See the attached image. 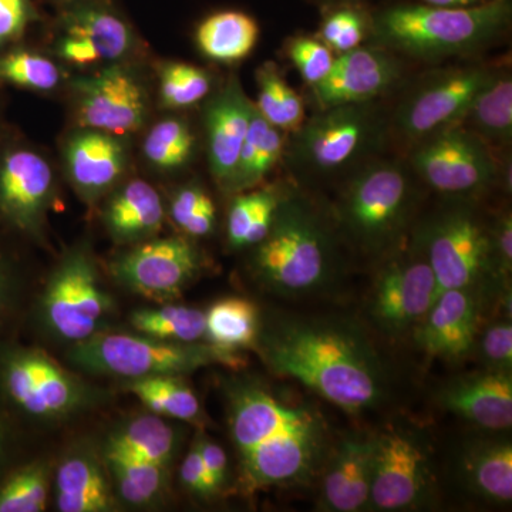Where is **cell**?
<instances>
[{
  "mask_svg": "<svg viewBox=\"0 0 512 512\" xmlns=\"http://www.w3.org/2000/svg\"><path fill=\"white\" fill-rule=\"evenodd\" d=\"M225 407L245 493L308 483L329 456L322 413L255 377L228 380Z\"/></svg>",
  "mask_w": 512,
  "mask_h": 512,
  "instance_id": "obj_1",
  "label": "cell"
},
{
  "mask_svg": "<svg viewBox=\"0 0 512 512\" xmlns=\"http://www.w3.org/2000/svg\"><path fill=\"white\" fill-rule=\"evenodd\" d=\"M258 350L278 376L298 380L348 413L383 402L387 373L370 340L342 320L288 318L261 326Z\"/></svg>",
  "mask_w": 512,
  "mask_h": 512,
  "instance_id": "obj_2",
  "label": "cell"
},
{
  "mask_svg": "<svg viewBox=\"0 0 512 512\" xmlns=\"http://www.w3.org/2000/svg\"><path fill=\"white\" fill-rule=\"evenodd\" d=\"M511 0H491L471 8H441L399 2L370 13L375 46L423 62L468 57L483 52L507 35Z\"/></svg>",
  "mask_w": 512,
  "mask_h": 512,
  "instance_id": "obj_3",
  "label": "cell"
},
{
  "mask_svg": "<svg viewBox=\"0 0 512 512\" xmlns=\"http://www.w3.org/2000/svg\"><path fill=\"white\" fill-rule=\"evenodd\" d=\"M0 397L30 434L82 419L113 396L40 346L16 338L0 343Z\"/></svg>",
  "mask_w": 512,
  "mask_h": 512,
  "instance_id": "obj_4",
  "label": "cell"
},
{
  "mask_svg": "<svg viewBox=\"0 0 512 512\" xmlns=\"http://www.w3.org/2000/svg\"><path fill=\"white\" fill-rule=\"evenodd\" d=\"M256 278L278 295H315L336 279L338 242L325 215L299 194H284L266 237L256 245Z\"/></svg>",
  "mask_w": 512,
  "mask_h": 512,
  "instance_id": "obj_5",
  "label": "cell"
},
{
  "mask_svg": "<svg viewBox=\"0 0 512 512\" xmlns=\"http://www.w3.org/2000/svg\"><path fill=\"white\" fill-rule=\"evenodd\" d=\"M119 312L93 249L79 242L67 249L49 276L35 288L23 330L37 338L69 346L111 328Z\"/></svg>",
  "mask_w": 512,
  "mask_h": 512,
  "instance_id": "obj_6",
  "label": "cell"
},
{
  "mask_svg": "<svg viewBox=\"0 0 512 512\" xmlns=\"http://www.w3.org/2000/svg\"><path fill=\"white\" fill-rule=\"evenodd\" d=\"M66 366L84 376L141 379L148 376H185L208 366L241 370V353L225 352L208 342H168L109 329L69 346Z\"/></svg>",
  "mask_w": 512,
  "mask_h": 512,
  "instance_id": "obj_7",
  "label": "cell"
},
{
  "mask_svg": "<svg viewBox=\"0 0 512 512\" xmlns=\"http://www.w3.org/2000/svg\"><path fill=\"white\" fill-rule=\"evenodd\" d=\"M382 110L369 103L319 110L293 133L288 156L308 177L330 178L370 163L389 133Z\"/></svg>",
  "mask_w": 512,
  "mask_h": 512,
  "instance_id": "obj_8",
  "label": "cell"
},
{
  "mask_svg": "<svg viewBox=\"0 0 512 512\" xmlns=\"http://www.w3.org/2000/svg\"><path fill=\"white\" fill-rule=\"evenodd\" d=\"M409 168L399 161H372L360 167L343 192L339 215L360 248H393L409 224L416 188Z\"/></svg>",
  "mask_w": 512,
  "mask_h": 512,
  "instance_id": "obj_9",
  "label": "cell"
},
{
  "mask_svg": "<svg viewBox=\"0 0 512 512\" xmlns=\"http://www.w3.org/2000/svg\"><path fill=\"white\" fill-rule=\"evenodd\" d=\"M495 64H464L421 77L394 111L389 130L412 148L424 138L458 126L474 99L494 79Z\"/></svg>",
  "mask_w": 512,
  "mask_h": 512,
  "instance_id": "obj_10",
  "label": "cell"
},
{
  "mask_svg": "<svg viewBox=\"0 0 512 512\" xmlns=\"http://www.w3.org/2000/svg\"><path fill=\"white\" fill-rule=\"evenodd\" d=\"M416 248L429 262L439 293L478 288L495 271L491 229L468 204L453 205L434 215L420 229Z\"/></svg>",
  "mask_w": 512,
  "mask_h": 512,
  "instance_id": "obj_11",
  "label": "cell"
},
{
  "mask_svg": "<svg viewBox=\"0 0 512 512\" xmlns=\"http://www.w3.org/2000/svg\"><path fill=\"white\" fill-rule=\"evenodd\" d=\"M55 198V171L43 153L0 131V225L42 247Z\"/></svg>",
  "mask_w": 512,
  "mask_h": 512,
  "instance_id": "obj_12",
  "label": "cell"
},
{
  "mask_svg": "<svg viewBox=\"0 0 512 512\" xmlns=\"http://www.w3.org/2000/svg\"><path fill=\"white\" fill-rule=\"evenodd\" d=\"M410 168L434 191L461 198L490 190L501 174L494 151L460 124L414 144Z\"/></svg>",
  "mask_w": 512,
  "mask_h": 512,
  "instance_id": "obj_13",
  "label": "cell"
},
{
  "mask_svg": "<svg viewBox=\"0 0 512 512\" xmlns=\"http://www.w3.org/2000/svg\"><path fill=\"white\" fill-rule=\"evenodd\" d=\"M204 268L200 248L185 235H157L126 247L109 262V274L117 285L157 303L180 298Z\"/></svg>",
  "mask_w": 512,
  "mask_h": 512,
  "instance_id": "obj_14",
  "label": "cell"
},
{
  "mask_svg": "<svg viewBox=\"0 0 512 512\" xmlns=\"http://www.w3.org/2000/svg\"><path fill=\"white\" fill-rule=\"evenodd\" d=\"M69 87L77 127L123 137L146 126L150 90L136 64L104 66L70 80Z\"/></svg>",
  "mask_w": 512,
  "mask_h": 512,
  "instance_id": "obj_15",
  "label": "cell"
},
{
  "mask_svg": "<svg viewBox=\"0 0 512 512\" xmlns=\"http://www.w3.org/2000/svg\"><path fill=\"white\" fill-rule=\"evenodd\" d=\"M437 284L419 249L390 259L377 275L370 298V315L389 333H403L430 311L437 299Z\"/></svg>",
  "mask_w": 512,
  "mask_h": 512,
  "instance_id": "obj_16",
  "label": "cell"
},
{
  "mask_svg": "<svg viewBox=\"0 0 512 512\" xmlns=\"http://www.w3.org/2000/svg\"><path fill=\"white\" fill-rule=\"evenodd\" d=\"M430 484L429 458L412 434L390 430L376 437L370 507L414 510L426 503Z\"/></svg>",
  "mask_w": 512,
  "mask_h": 512,
  "instance_id": "obj_17",
  "label": "cell"
},
{
  "mask_svg": "<svg viewBox=\"0 0 512 512\" xmlns=\"http://www.w3.org/2000/svg\"><path fill=\"white\" fill-rule=\"evenodd\" d=\"M399 56L383 47H356L336 56L332 72L312 87L318 109L369 103L393 92L403 79Z\"/></svg>",
  "mask_w": 512,
  "mask_h": 512,
  "instance_id": "obj_18",
  "label": "cell"
},
{
  "mask_svg": "<svg viewBox=\"0 0 512 512\" xmlns=\"http://www.w3.org/2000/svg\"><path fill=\"white\" fill-rule=\"evenodd\" d=\"M63 167L80 200L89 207L100 204L124 180L128 150L120 136L77 127L64 140Z\"/></svg>",
  "mask_w": 512,
  "mask_h": 512,
  "instance_id": "obj_19",
  "label": "cell"
},
{
  "mask_svg": "<svg viewBox=\"0 0 512 512\" xmlns=\"http://www.w3.org/2000/svg\"><path fill=\"white\" fill-rule=\"evenodd\" d=\"M53 495L60 512L120 510L101 444L79 441L60 457L55 463Z\"/></svg>",
  "mask_w": 512,
  "mask_h": 512,
  "instance_id": "obj_20",
  "label": "cell"
},
{
  "mask_svg": "<svg viewBox=\"0 0 512 512\" xmlns=\"http://www.w3.org/2000/svg\"><path fill=\"white\" fill-rule=\"evenodd\" d=\"M254 103L232 76L205 106L208 164L222 190L231 191Z\"/></svg>",
  "mask_w": 512,
  "mask_h": 512,
  "instance_id": "obj_21",
  "label": "cell"
},
{
  "mask_svg": "<svg viewBox=\"0 0 512 512\" xmlns=\"http://www.w3.org/2000/svg\"><path fill=\"white\" fill-rule=\"evenodd\" d=\"M59 33L89 40L104 66L134 63L141 53V40L113 0H80L59 8L56 18Z\"/></svg>",
  "mask_w": 512,
  "mask_h": 512,
  "instance_id": "obj_22",
  "label": "cell"
},
{
  "mask_svg": "<svg viewBox=\"0 0 512 512\" xmlns=\"http://www.w3.org/2000/svg\"><path fill=\"white\" fill-rule=\"evenodd\" d=\"M480 318L477 288L447 289L437 295L420 320L417 342L430 356L457 359L474 348L480 335Z\"/></svg>",
  "mask_w": 512,
  "mask_h": 512,
  "instance_id": "obj_23",
  "label": "cell"
},
{
  "mask_svg": "<svg viewBox=\"0 0 512 512\" xmlns=\"http://www.w3.org/2000/svg\"><path fill=\"white\" fill-rule=\"evenodd\" d=\"M376 437L349 436L333 454L322 481V504L326 510L356 512L370 505Z\"/></svg>",
  "mask_w": 512,
  "mask_h": 512,
  "instance_id": "obj_24",
  "label": "cell"
},
{
  "mask_svg": "<svg viewBox=\"0 0 512 512\" xmlns=\"http://www.w3.org/2000/svg\"><path fill=\"white\" fill-rule=\"evenodd\" d=\"M448 412L485 430H507L512 424L511 373L488 372L458 377L440 394Z\"/></svg>",
  "mask_w": 512,
  "mask_h": 512,
  "instance_id": "obj_25",
  "label": "cell"
},
{
  "mask_svg": "<svg viewBox=\"0 0 512 512\" xmlns=\"http://www.w3.org/2000/svg\"><path fill=\"white\" fill-rule=\"evenodd\" d=\"M104 200L101 220L114 244L130 247L157 237L163 228V198L147 181L123 180Z\"/></svg>",
  "mask_w": 512,
  "mask_h": 512,
  "instance_id": "obj_26",
  "label": "cell"
},
{
  "mask_svg": "<svg viewBox=\"0 0 512 512\" xmlns=\"http://www.w3.org/2000/svg\"><path fill=\"white\" fill-rule=\"evenodd\" d=\"M180 443V433L173 424L150 412L123 421L110 431L101 447L171 468Z\"/></svg>",
  "mask_w": 512,
  "mask_h": 512,
  "instance_id": "obj_27",
  "label": "cell"
},
{
  "mask_svg": "<svg viewBox=\"0 0 512 512\" xmlns=\"http://www.w3.org/2000/svg\"><path fill=\"white\" fill-rule=\"evenodd\" d=\"M19 241L0 225V343L20 338L35 292Z\"/></svg>",
  "mask_w": 512,
  "mask_h": 512,
  "instance_id": "obj_28",
  "label": "cell"
},
{
  "mask_svg": "<svg viewBox=\"0 0 512 512\" xmlns=\"http://www.w3.org/2000/svg\"><path fill=\"white\" fill-rule=\"evenodd\" d=\"M258 39V22L242 10H218L202 19L195 30L198 50L212 62L222 64L247 59Z\"/></svg>",
  "mask_w": 512,
  "mask_h": 512,
  "instance_id": "obj_29",
  "label": "cell"
},
{
  "mask_svg": "<svg viewBox=\"0 0 512 512\" xmlns=\"http://www.w3.org/2000/svg\"><path fill=\"white\" fill-rule=\"evenodd\" d=\"M464 483L490 503H510L512 498V447L507 440H477L461 457Z\"/></svg>",
  "mask_w": 512,
  "mask_h": 512,
  "instance_id": "obj_30",
  "label": "cell"
},
{
  "mask_svg": "<svg viewBox=\"0 0 512 512\" xmlns=\"http://www.w3.org/2000/svg\"><path fill=\"white\" fill-rule=\"evenodd\" d=\"M103 450L114 493L121 507L153 508L165 500L170 488V467Z\"/></svg>",
  "mask_w": 512,
  "mask_h": 512,
  "instance_id": "obj_31",
  "label": "cell"
},
{
  "mask_svg": "<svg viewBox=\"0 0 512 512\" xmlns=\"http://www.w3.org/2000/svg\"><path fill=\"white\" fill-rule=\"evenodd\" d=\"M460 126L484 141L491 150H507L512 140V79L501 67L474 99Z\"/></svg>",
  "mask_w": 512,
  "mask_h": 512,
  "instance_id": "obj_32",
  "label": "cell"
},
{
  "mask_svg": "<svg viewBox=\"0 0 512 512\" xmlns=\"http://www.w3.org/2000/svg\"><path fill=\"white\" fill-rule=\"evenodd\" d=\"M286 134L266 121L254 103L231 191L252 190L264 183L286 153Z\"/></svg>",
  "mask_w": 512,
  "mask_h": 512,
  "instance_id": "obj_33",
  "label": "cell"
},
{
  "mask_svg": "<svg viewBox=\"0 0 512 512\" xmlns=\"http://www.w3.org/2000/svg\"><path fill=\"white\" fill-rule=\"evenodd\" d=\"M123 390L136 396L148 412L164 419L184 421L198 427L207 420L197 394L184 382L183 376H148L126 380Z\"/></svg>",
  "mask_w": 512,
  "mask_h": 512,
  "instance_id": "obj_34",
  "label": "cell"
},
{
  "mask_svg": "<svg viewBox=\"0 0 512 512\" xmlns=\"http://www.w3.org/2000/svg\"><path fill=\"white\" fill-rule=\"evenodd\" d=\"M261 326L254 302L235 296L221 299L205 312V342L231 353L255 349Z\"/></svg>",
  "mask_w": 512,
  "mask_h": 512,
  "instance_id": "obj_35",
  "label": "cell"
},
{
  "mask_svg": "<svg viewBox=\"0 0 512 512\" xmlns=\"http://www.w3.org/2000/svg\"><path fill=\"white\" fill-rule=\"evenodd\" d=\"M55 461L26 454L0 478V512H43L53 485Z\"/></svg>",
  "mask_w": 512,
  "mask_h": 512,
  "instance_id": "obj_36",
  "label": "cell"
},
{
  "mask_svg": "<svg viewBox=\"0 0 512 512\" xmlns=\"http://www.w3.org/2000/svg\"><path fill=\"white\" fill-rule=\"evenodd\" d=\"M284 192L276 187L239 192L231 202L227 237L232 249L254 248L266 237Z\"/></svg>",
  "mask_w": 512,
  "mask_h": 512,
  "instance_id": "obj_37",
  "label": "cell"
},
{
  "mask_svg": "<svg viewBox=\"0 0 512 512\" xmlns=\"http://www.w3.org/2000/svg\"><path fill=\"white\" fill-rule=\"evenodd\" d=\"M64 82L66 73L52 57L23 47L22 43L0 50V86L52 93Z\"/></svg>",
  "mask_w": 512,
  "mask_h": 512,
  "instance_id": "obj_38",
  "label": "cell"
},
{
  "mask_svg": "<svg viewBox=\"0 0 512 512\" xmlns=\"http://www.w3.org/2000/svg\"><path fill=\"white\" fill-rule=\"evenodd\" d=\"M131 329L168 342H205V312L188 306L163 305L131 312Z\"/></svg>",
  "mask_w": 512,
  "mask_h": 512,
  "instance_id": "obj_39",
  "label": "cell"
},
{
  "mask_svg": "<svg viewBox=\"0 0 512 512\" xmlns=\"http://www.w3.org/2000/svg\"><path fill=\"white\" fill-rule=\"evenodd\" d=\"M258 101L256 110L272 126L285 133H296L305 123V104L295 90L285 82L278 67L266 62L256 70Z\"/></svg>",
  "mask_w": 512,
  "mask_h": 512,
  "instance_id": "obj_40",
  "label": "cell"
},
{
  "mask_svg": "<svg viewBox=\"0 0 512 512\" xmlns=\"http://www.w3.org/2000/svg\"><path fill=\"white\" fill-rule=\"evenodd\" d=\"M195 154V134L187 120L165 117L147 131L143 156L154 170L175 173L191 163Z\"/></svg>",
  "mask_w": 512,
  "mask_h": 512,
  "instance_id": "obj_41",
  "label": "cell"
},
{
  "mask_svg": "<svg viewBox=\"0 0 512 512\" xmlns=\"http://www.w3.org/2000/svg\"><path fill=\"white\" fill-rule=\"evenodd\" d=\"M214 87L205 69L183 62H165L158 67V100L165 110L191 109L210 97Z\"/></svg>",
  "mask_w": 512,
  "mask_h": 512,
  "instance_id": "obj_42",
  "label": "cell"
},
{
  "mask_svg": "<svg viewBox=\"0 0 512 512\" xmlns=\"http://www.w3.org/2000/svg\"><path fill=\"white\" fill-rule=\"evenodd\" d=\"M167 212L178 231L192 239L208 237L217 224L214 201L200 184H187L175 190Z\"/></svg>",
  "mask_w": 512,
  "mask_h": 512,
  "instance_id": "obj_43",
  "label": "cell"
},
{
  "mask_svg": "<svg viewBox=\"0 0 512 512\" xmlns=\"http://www.w3.org/2000/svg\"><path fill=\"white\" fill-rule=\"evenodd\" d=\"M367 33H370V13L362 3H349L325 8L318 39L333 53L342 55L362 46Z\"/></svg>",
  "mask_w": 512,
  "mask_h": 512,
  "instance_id": "obj_44",
  "label": "cell"
},
{
  "mask_svg": "<svg viewBox=\"0 0 512 512\" xmlns=\"http://www.w3.org/2000/svg\"><path fill=\"white\" fill-rule=\"evenodd\" d=\"M289 59L295 64L303 82L313 87L329 76L336 56L318 37L293 36L286 45Z\"/></svg>",
  "mask_w": 512,
  "mask_h": 512,
  "instance_id": "obj_45",
  "label": "cell"
},
{
  "mask_svg": "<svg viewBox=\"0 0 512 512\" xmlns=\"http://www.w3.org/2000/svg\"><path fill=\"white\" fill-rule=\"evenodd\" d=\"M40 19L35 0H0V50L22 43Z\"/></svg>",
  "mask_w": 512,
  "mask_h": 512,
  "instance_id": "obj_46",
  "label": "cell"
},
{
  "mask_svg": "<svg viewBox=\"0 0 512 512\" xmlns=\"http://www.w3.org/2000/svg\"><path fill=\"white\" fill-rule=\"evenodd\" d=\"M29 433L0 397V478L26 456Z\"/></svg>",
  "mask_w": 512,
  "mask_h": 512,
  "instance_id": "obj_47",
  "label": "cell"
},
{
  "mask_svg": "<svg viewBox=\"0 0 512 512\" xmlns=\"http://www.w3.org/2000/svg\"><path fill=\"white\" fill-rule=\"evenodd\" d=\"M480 352L491 370L511 373L512 326L510 320H500L484 330L480 338Z\"/></svg>",
  "mask_w": 512,
  "mask_h": 512,
  "instance_id": "obj_48",
  "label": "cell"
},
{
  "mask_svg": "<svg viewBox=\"0 0 512 512\" xmlns=\"http://www.w3.org/2000/svg\"><path fill=\"white\" fill-rule=\"evenodd\" d=\"M180 478L185 490L190 491L191 494L202 498H210L215 495L210 478L205 473L204 463H202L200 433L195 436L190 450H188L187 456L181 464Z\"/></svg>",
  "mask_w": 512,
  "mask_h": 512,
  "instance_id": "obj_49",
  "label": "cell"
},
{
  "mask_svg": "<svg viewBox=\"0 0 512 512\" xmlns=\"http://www.w3.org/2000/svg\"><path fill=\"white\" fill-rule=\"evenodd\" d=\"M57 59L77 67H93L103 64L96 47L83 37L59 33L55 42Z\"/></svg>",
  "mask_w": 512,
  "mask_h": 512,
  "instance_id": "obj_50",
  "label": "cell"
},
{
  "mask_svg": "<svg viewBox=\"0 0 512 512\" xmlns=\"http://www.w3.org/2000/svg\"><path fill=\"white\" fill-rule=\"evenodd\" d=\"M200 450L205 473L210 478L215 494L220 493L228 480V457L224 448L200 433Z\"/></svg>",
  "mask_w": 512,
  "mask_h": 512,
  "instance_id": "obj_51",
  "label": "cell"
},
{
  "mask_svg": "<svg viewBox=\"0 0 512 512\" xmlns=\"http://www.w3.org/2000/svg\"><path fill=\"white\" fill-rule=\"evenodd\" d=\"M495 271L507 278L512 268V218L510 212H504L491 229Z\"/></svg>",
  "mask_w": 512,
  "mask_h": 512,
  "instance_id": "obj_52",
  "label": "cell"
},
{
  "mask_svg": "<svg viewBox=\"0 0 512 512\" xmlns=\"http://www.w3.org/2000/svg\"><path fill=\"white\" fill-rule=\"evenodd\" d=\"M417 2L441 6V8H471V6L483 5L491 0H417Z\"/></svg>",
  "mask_w": 512,
  "mask_h": 512,
  "instance_id": "obj_53",
  "label": "cell"
},
{
  "mask_svg": "<svg viewBox=\"0 0 512 512\" xmlns=\"http://www.w3.org/2000/svg\"><path fill=\"white\" fill-rule=\"evenodd\" d=\"M309 2L319 5L320 8H330V6L349 5V3H363V0H309Z\"/></svg>",
  "mask_w": 512,
  "mask_h": 512,
  "instance_id": "obj_54",
  "label": "cell"
},
{
  "mask_svg": "<svg viewBox=\"0 0 512 512\" xmlns=\"http://www.w3.org/2000/svg\"><path fill=\"white\" fill-rule=\"evenodd\" d=\"M52 2L62 8V6L72 5V3L80 2V0H52Z\"/></svg>",
  "mask_w": 512,
  "mask_h": 512,
  "instance_id": "obj_55",
  "label": "cell"
},
{
  "mask_svg": "<svg viewBox=\"0 0 512 512\" xmlns=\"http://www.w3.org/2000/svg\"><path fill=\"white\" fill-rule=\"evenodd\" d=\"M0 131H2V124H0Z\"/></svg>",
  "mask_w": 512,
  "mask_h": 512,
  "instance_id": "obj_56",
  "label": "cell"
}]
</instances>
